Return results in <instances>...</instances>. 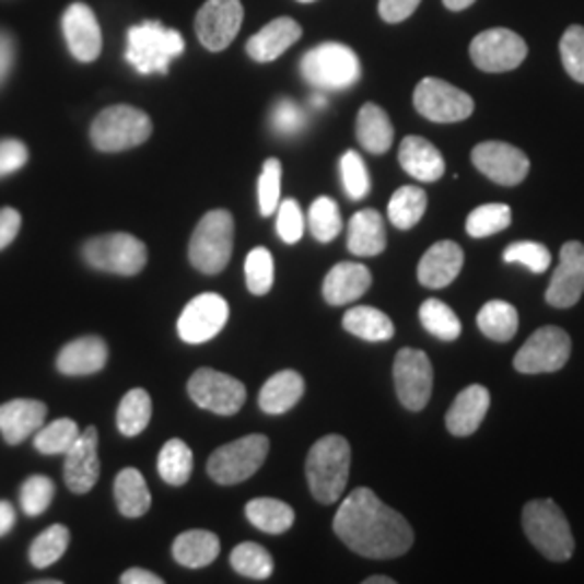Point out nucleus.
<instances>
[{
    "mask_svg": "<svg viewBox=\"0 0 584 584\" xmlns=\"http://www.w3.org/2000/svg\"><path fill=\"white\" fill-rule=\"evenodd\" d=\"M278 234L287 245H294L301 241L303 230H305V221H303V212L299 208V203L294 199H284L278 206Z\"/></svg>",
    "mask_w": 584,
    "mask_h": 584,
    "instance_id": "864d4df0",
    "label": "nucleus"
},
{
    "mask_svg": "<svg viewBox=\"0 0 584 584\" xmlns=\"http://www.w3.org/2000/svg\"><path fill=\"white\" fill-rule=\"evenodd\" d=\"M282 195V163L278 159H267L258 180V203L260 214L269 217L278 210Z\"/></svg>",
    "mask_w": 584,
    "mask_h": 584,
    "instance_id": "de8ad7c7",
    "label": "nucleus"
},
{
    "mask_svg": "<svg viewBox=\"0 0 584 584\" xmlns=\"http://www.w3.org/2000/svg\"><path fill=\"white\" fill-rule=\"evenodd\" d=\"M342 327L369 342H384L394 336V323L389 320L388 314L371 305L351 307L342 318Z\"/></svg>",
    "mask_w": 584,
    "mask_h": 584,
    "instance_id": "473e14b6",
    "label": "nucleus"
},
{
    "mask_svg": "<svg viewBox=\"0 0 584 584\" xmlns=\"http://www.w3.org/2000/svg\"><path fill=\"white\" fill-rule=\"evenodd\" d=\"M119 581L124 584H163L161 576H156L148 570H141V568H132V570L124 572Z\"/></svg>",
    "mask_w": 584,
    "mask_h": 584,
    "instance_id": "bf43d9fd",
    "label": "nucleus"
},
{
    "mask_svg": "<svg viewBox=\"0 0 584 584\" xmlns=\"http://www.w3.org/2000/svg\"><path fill=\"white\" fill-rule=\"evenodd\" d=\"M477 325L489 340L509 342L517 334L519 314H517L515 305H511L502 299H491L481 307V312L477 316Z\"/></svg>",
    "mask_w": 584,
    "mask_h": 584,
    "instance_id": "f704fd0d",
    "label": "nucleus"
},
{
    "mask_svg": "<svg viewBox=\"0 0 584 584\" xmlns=\"http://www.w3.org/2000/svg\"><path fill=\"white\" fill-rule=\"evenodd\" d=\"M243 24L241 0H206L197 11L195 31L203 48L210 52L225 50L238 35Z\"/></svg>",
    "mask_w": 584,
    "mask_h": 584,
    "instance_id": "2eb2a0df",
    "label": "nucleus"
},
{
    "mask_svg": "<svg viewBox=\"0 0 584 584\" xmlns=\"http://www.w3.org/2000/svg\"><path fill=\"white\" fill-rule=\"evenodd\" d=\"M126 42V61L143 77L167 74L170 63L185 52L183 35L159 20H145L132 26Z\"/></svg>",
    "mask_w": 584,
    "mask_h": 584,
    "instance_id": "7ed1b4c3",
    "label": "nucleus"
},
{
    "mask_svg": "<svg viewBox=\"0 0 584 584\" xmlns=\"http://www.w3.org/2000/svg\"><path fill=\"white\" fill-rule=\"evenodd\" d=\"M526 55V42L509 28H489L479 33L470 44L472 63L489 74L511 72L519 68Z\"/></svg>",
    "mask_w": 584,
    "mask_h": 584,
    "instance_id": "ddd939ff",
    "label": "nucleus"
},
{
    "mask_svg": "<svg viewBox=\"0 0 584 584\" xmlns=\"http://www.w3.org/2000/svg\"><path fill=\"white\" fill-rule=\"evenodd\" d=\"M247 519L262 533L269 535H282L291 530L294 524V511L291 504L276 500V498H256L249 500L245 506Z\"/></svg>",
    "mask_w": 584,
    "mask_h": 584,
    "instance_id": "72a5a7b5",
    "label": "nucleus"
},
{
    "mask_svg": "<svg viewBox=\"0 0 584 584\" xmlns=\"http://www.w3.org/2000/svg\"><path fill=\"white\" fill-rule=\"evenodd\" d=\"M396 581L394 579H389V576H371V579H366L364 581V584H394Z\"/></svg>",
    "mask_w": 584,
    "mask_h": 584,
    "instance_id": "e2e57ef3",
    "label": "nucleus"
},
{
    "mask_svg": "<svg viewBox=\"0 0 584 584\" xmlns=\"http://www.w3.org/2000/svg\"><path fill=\"white\" fill-rule=\"evenodd\" d=\"M63 35L74 59L83 63L96 61L102 52V31L96 13L85 2H74L63 13Z\"/></svg>",
    "mask_w": 584,
    "mask_h": 584,
    "instance_id": "6ab92c4d",
    "label": "nucleus"
},
{
    "mask_svg": "<svg viewBox=\"0 0 584 584\" xmlns=\"http://www.w3.org/2000/svg\"><path fill=\"white\" fill-rule=\"evenodd\" d=\"M502 258H504V262L522 265L533 273H546L550 269V262H552L550 249L546 245L533 243V241H519V243L509 245L504 249Z\"/></svg>",
    "mask_w": 584,
    "mask_h": 584,
    "instance_id": "49530a36",
    "label": "nucleus"
},
{
    "mask_svg": "<svg viewBox=\"0 0 584 584\" xmlns=\"http://www.w3.org/2000/svg\"><path fill=\"white\" fill-rule=\"evenodd\" d=\"M572 355V338L565 329L546 325L537 329L515 353L513 366L522 375H541L561 371Z\"/></svg>",
    "mask_w": 584,
    "mask_h": 584,
    "instance_id": "9d476101",
    "label": "nucleus"
},
{
    "mask_svg": "<svg viewBox=\"0 0 584 584\" xmlns=\"http://www.w3.org/2000/svg\"><path fill=\"white\" fill-rule=\"evenodd\" d=\"M219 550H221L219 537L208 530H187L176 537L172 548L174 559L189 570L210 565L219 557Z\"/></svg>",
    "mask_w": 584,
    "mask_h": 584,
    "instance_id": "2f4dec72",
    "label": "nucleus"
},
{
    "mask_svg": "<svg viewBox=\"0 0 584 584\" xmlns=\"http://www.w3.org/2000/svg\"><path fill=\"white\" fill-rule=\"evenodd\" d=\"M358 141L371 154H386L394 141V126L379 104H364L358 115Z\"/></svg>",
    "mask_w": 584,
    "mask_h": 584,
    "instance_id": "c85d7f7f",
    "label": "nucleus"
},
{
    "mask_svg": "<svg viewBox=\"0 0 584 584\" xmlns=\"http://www.w3.org/2000/svg\"><path fill=\"white\" fill-rule=\"evenodd\" d=\"M489 402H491V394L486 386L475 384V386L462 389L446 413V429L455 437L472 435L483 424Z\"/></svg>",
    "mask_w": 584,
    "mask_h": 584,
    "instance_id": "b1692460",
    "label": "nucleus"
},
{
    "mask_svg": "<svg viewBox=\"0 0 584 584\" xmlns=\"http://www.w3.org/2000/svg\"><path fill=\"white\" fill-rule=\"evenodd\" d=\"M187 389L195 405L217 416H234L247 400V388L243 382L214 369H199L189 379Z\"/></svg>",
    "mask_w": 584,
    "mask_h": 584,
    "instance_id": "4468645a",
    "label": "nucleus"
},
{
    "mask_svg": "<svg viewBox=\"0 0 584 584\" xmlns=\"http://www.w3.org/2000/svg\"><path fill=\"white\" fill-rule=\"evenodd\" d=\"M373 276L360 262H340L336 265L323 282V296L329 305H344L371 289Z\"/></svg>",
    "mask_w": 584,
    "mask_h": 584,
    "instance_id": "bb28decb",
    "label": "nucleus"
},
{
    "mask_svg": "<svg viewBox=\"0 0 584 584\" xmlns=\"http://www.w3.org/2000/svg\"><path fill=\"white\" fill-rule=\"evenodd\" d=\"M152 420V398L145 389H130L117 407V429L126 437H137Z\"/></svg>",
    "mask_w": 584,
    "mask_h": 584,
    "instance_id": "c9c22d12",
    "label": "nucleus"
},
{
    "mask_svg": "<svg viewBox=\"0 0 584 584\" xmlns=\"http://www.w3.org/2000/svg\"><path fill=\"white\" fill-rule=\"evenodd\" d=\"M522 526L528 541L550 561L563 563L570 561L576 541L570 528V522L561 506L550 500H530L522 511Z\"/></svg>",
    "mask_w": 584,
    "mask_h": 584,
    "instance_id": "20e7f679",
    "label": "nucleus"
},
{
    "mask_svg": "<svg viewBox=\"0 0 584 584\" xmlns=\"http://www.w3.org/2000/svg\"><path fill=\"white\" fill-rule=\"evenodd\" d=\"M396 396L409 411L427 407L433 392V364L420 349H400L394 360Z\"/></svg>",
    "mask_w": 584,
    "mask_h": 584,
    "instance_id": "f8f14e48",
    "label": "nucleus"
},
{
    "mask_svg": "<svg viewBox=\"0 0 584 584\" xmlns=\"http://www.w3.org/2000/svg\"><path fill=\"white\" fill-rule=\"evenodd\" d=\"M234 247V219L227 210H210L201 217L189 243V260L206 276L221 273Z\"/></svg>",
    "mask_w": 584,
    "mask_h": 584,
    "instance_id": "423d86ee",
    "label": "nucleus"
},
{
    "mask_svg": "<svg viewBox=\"0 0 584 584\" xmlns=\"http://www.w3.org/2000/svg\"><path fill=\"white\" fill-rule=\"evenodd\" d=\"M299 2H314V0H299Z\"/></svg>",
    "mask_w": 584,
    "mask_h": 584,
    "instance_id": "69168bd1",
    "label": "nucleus"
},
{
    "mask_svg": "<svg viewBox=\"0 0 584 584\" xmlns=\"http://www.w3.org/2000/svg\"><path fill=\"white\" fill-rule=\"evenodd\" d=\"M22 225V217L15 208H2L0 210V249L13 243Z\"/></svg>",
    "mask_w": 584,
    "mask_h": 584,
    "instance_id": "4d7b16f0",
    "label": "nucleus"
},
{
    "mask_svg": "<svg viewBox=\"0 0 584 584\" xmlns=\"http://www.w3.org/2000/svg\"><path fill=\"white\" fill-rule=\"evenodd\" d=\"M475 167L500 187H515L524 183L530 170L528 156L504 141H486L472 150Z\"/></svg>",
    "mask_w": 584,
    "mask_h": 584,
    "instance_id": "f3484780",
    "label": "nucleus"
},
{
    "mask_svg": "<svg viewBox=\"0 0 584 584\" xmlns=\"http://www.w3.org/2000/svg\"><path fill=\"white\" fill-rule=\"evenodd\" d=\"M416 110L435 124L464 121L475 113V100L442 79H424L413 92Z\"/></svg>",
    "mask_w": 584,
    "mask_h": 584,
    "instance_id": "9b49d317",
    "label": "nucleus"
},
{
    "mask_svg": "<svg viewBox=\"0 0 584 584\" xmlns=\"http://www.w3.org/2000/svg\"><path fill=\"white\" fill-rule=\"evenodd\" d=\"M511 225V208L506 203H483L468 214L466 232L472 238H486Z\"/></svg>",
    "mask_w": 584,
    "mask_h": 584,
    "instance_id": "c03bdc74",
    "label": "nucleus"
},
{
    "mask_svg": "<svg viewBox=\"0 0 584 584\" xmlns=\"http://www.w3.org/2000/svg\"><path fill=\"white\" fill-rule=\"evenodd\" d=\"M420 323L431 336L446 340V342L457 340L462 336L459 316L455 314V309L451 305H446L440 299H427L420 305Z\"/></svg>",
    "mask_w": 584,
    "mask_h": 584,
    "instance_id": "58836bf2",
    "label": "nucleus"
},
{
    "mask_svg": "<svg viewBox=\"0 0 584 584\" xmlns=\"http://www.w3.org/2000/svg\"><path fill=\"white\" fill-rule=\"evenodd\" d=\"M584 294V245L570 241L561 247V262L552 273L546 301L552 307L568 309L576 305Z\"/></svg>",
    "mask_w": 584,
    "mask_h": 584,
    "instance_id": "a211bd4d",
    "label": "nucleus"
},
{
    "mask_svg": "<svg viewBox=\"0 0 584 584\" xmlns=\"http://www.w3.org/2000/svg\"><path fill=\"white\" fill-rule=\"evenodd\" d=\"M230 563L245 579L267 581L273 574V559H271V554L262 546L252 544V541L238 544L232 550V554H230Z\"/></svg>",
    "mask_w": 584,
    "mask_h": 584,
    "instance_id": "a19ab883",
    "label": "nucleus"
},
{
    "mask_svg": "<svg viewBox=\"0 0 584 584\" xmlns=\"http://www.w3.org/2000/svg\"><path fill=\"white\" fill-rule=\"evenodd\" d=\"M307 225L318 243H331L342 230V217L338 203L325 195L314 199L307 212Z\"/></svg>",
    "mask_w": 584,
    "mask_h": 584,
    "instance_id": "37998d69",
    "label": "nucleus"
},
{
    "mask_svg": "<svg viewBox=\"0 0 584 584\" xmlns=\"http://www.w3.org/2000/svg\"><path fill=\"white\" fill-rule=\"evenodd\" d=\"M70 544V530L63 524H55L50 528H46L33 544L28 550V559L33 563V568L44 570L55 565L68 550Z\"/></svg>",
    "mask_w": 584,
    "mask_h": 584,
    "instance_id": "ea45409f",
    "label": "nucleus"
},
{
    "mask_svg": "<svg viewBox=\"0 0 584 584\" xmlns=\"http://www.w3.org/2000/svg\"><path fill=\"white\" fill-rule=\"evenodd\" d=\"M464 260V249L455 241H440L422 256L418 265V282L427 289H446L462 273Z\"/></svg>",
    "mask_w": 584,
    "mask_h": 584,
    "instance_id": "412c9836",
    "label": "nucleus"
},
{
    "mask_svg": "<svg viewBox=\"0 0 584 584\" xmlns=\"http://www.w3.org/2000/svg\"><path fill=\"white\" fill-rule=\"evenodd\" d=\"M349 472L351 446L342 435H325L309 448L305 477L312 495L320 504H334L340 500L349 483Z\"/></svg>",
    "mask_w": 584,
    "mask_h": 584,
    "instance_id": "f03ea898",
    "label": "nucleus"
},
{
    "mask_svg": "<svg viewBox=\"0 0 584 584\" xmlns=\"http://www.w3.org/2000/svg\"><path fill=\"white\" fill-rule=\"evenodd\" d=\"M245 278L252 294L265 296L271 292L276 280V265H273V254L267 247H256L249 252L245 260Z\"/></svg>",
    "mask_w": 584,
    "mask_h": 584,
    "instance_id": "a18cd8bd",
    "label": "nucleus"
},
{
    "mask_svg": "<svg viewBox=\"0 0 584 584\" xmlns=\"http://www.w3.org/2000/svg\"><path fill=\"white\" fill-rule=\"evenodd\" d=\"M83 258L92 269L132 278L148 265V249L137 236L113 232L87 241L83 245Z\"/></svg>",
    "mask_w": 584,
    "mask_h": 584,
    "instance_id": "1a4fd4ad",
    "label": "nucleus"
},
{
    "mask_svg": "<svg viewBox=\"0 0 584 584\" xmlns=\"http://www.w3.org/2000/svg\"><path fill=\"white\" fill-rule=\"evenodd\" d=\"M312 104H314L316 108H323V106L327 104V97L323 96V94H314V96H312Z\"/></svg>",
    "mask_w": 584,
    "mask_h": 584,
    "instance_id": "0e129e2a",
    "label": "nucleus"
},
{
    "mask_svg": "<svg viewBox=\"0 0 584 584\" xmlns=\"http://www.w3.org/2000/svg\"><path fill=\"white\" fill-rule=\"evenodd\" d=\"M451 11H464L470 4H475V0H442Z\"/></svg>",
    "mask_w": 584,
    "mask_h": 584,
    "instance_id": "680f3d73",
    "label": "nucleus"
},
{
    "mask_svg": "<svg viewBox=\"0 0 584 584\" xmlns=\"http://www.w3.org/2000/svg\"><path fill=\"white\" fill-rule=\"evenodd\" d=\"M230 305L221 294L203 292L194 296L178 318V334L187 344L212 340L227 323Z\"/></svg>",
    "mask_w": 584,
    "mask_h": 584,
    "instance_id": "dca6fc26",
    "label": "nucleus"
},
{
    "mask_svg": "<svg viewBox=\"0 0 584 584\" xmlns=\"http://www.w3.org/2000/svg\"><path fill=\"white\" fill-rule=\"evenodd\" d=\"M46 405L33 398H15L0 405V433L7 444H20L44 427Z\"/></svg>",
    "mask_w": 584,
    "mask_h": 584,
    "instance_id": "4be33fe9",
    "label": "nucleus"
},
{
    "mask_svg": "<svg viewBox=\"0 0 584 584\" xmlns=\"http://www.w3.org/2000/svg\"><path fill=\"white\" fill-rule=\"evenodd\" d=\"M561 61L568 74L584 85V26H570L561 37Z\"/></svg>",
    "mask_w": 584,
    "mask_h": 584,
    "instance_id": "8fccbe9b",
    "label": "nucleus"
},
{
    "mask_svg": "<svg viewBox=\"0 0 584 584\" xmlns=\"http://www.w3.org/2000/svg\"><path fill=\"white\" fill-rule=\"evenodd\" d=\"M427 212V194L420 187H400L392 195L388 217L394 227L411 230Z\"/></svg>",
    "mask_w": 584,
    "mask_h": 584,
    "instance_id": "4c0bfd02",
    "label": "nucleus"
},
{
    "mask_svg": "<svg viewBox=\"0 0 584 584\" xmlns=\"http://www.w3.org/2000/svg\"><path fill=\"white\" fill-rule=\"evenodd\" d=\"M152 135V119L141 108L115 104L104 108L92 124V143L100 152H124L145 143Z\"/></svg>",
    "mask_w": 584,
    "mask_h": 584,
    "instance_id": "0eeeda50",
    "label": "nucleus"
},
{
    "mask_svg": "<svg viewBox=\"0 0 584 584\" xmlns=\"http://www.w3.org/2000/svg\"><path fill=\"white\" fill-rule=\"evenodd\" d=\"M108 360V347L97 336H85L66 344L57 358V369L63 375H94L104 369Z\"/></svg>",
    "mask_w": 584,
    "mask_h": 584,
    "instance_id": "cd10ccee",
    "label": "nucleus"
},
{
    "mask_svg": "<svg viewBox=\"0 0 584 584\" xmlns=\"http://www.w3.org/2000/svg\"><path fill=\"white\" fill-rule=\"evenodd\" d=\"M418 4L420 0H379V15L389 24H396L407 20Z\"/></svg>",
    "mask_w": 584,
    "mask_h": 584,
    "instance_id": "6e6d98bb",
    "label": "nucleus"
},
{
    "mask_svg": "<svg viewBox=\"0 0 584 584\" xmlns=\"http://www.w3.org/2000/svg\"><path fill=\"white\" fill-rule=\"evenodd\" d=\"M301 24L292 17H276L247 42V55L258 63H269L282 57L292 44L301 39Z\"/></svg>",
    "mask_w": 584,
    "mask_h": 584,
    "instance_id": "5701e85b",
    "label": "nucleus"
},
{
    "mask_svg": "<svg viewBox=\"0 0 584 584\" xmlns=\"http://www.w3.org/2000/svg\"><path fill=\"white\" fill-rule=\"evenodd\" d=\"M194 472V451L187 442L174 437L170 440L159 455V475L172 487H183Z\"/></svg>",
    "mask_w": 584,
    "mask_h": 584,
    "instance_id": "e433bc0d",
    "label": "nucleus"
},
{
    "mask_svg": "<svg viewBox=\"0 0 584 584\" xmlns=\"http://www.w3.org/2000/svg\"><path fill=\"white\" fill-rule=\"evenodd\" d=\"M305 392V382L299 373L294 371H282L276 373L262 389H260V409L271 416H280L291 411L292 407L301 400Z\"/></svg>",
    "mask_w": 584,
    "mask_h": 584,
    "instance_id": "c756f323",
    "label": "nucleus"
},
{
    "mask_svg": "<svg viewBox=\"0 0 584 584\" xmlns=\"http://www.w3.org/2000/svg\"><path fill=\"white\" fill-rule=\"evenodd\" d=\"M15 524V511L9 502L0 500V537H4Z\"/></svg>",
    "mask_w": 584,
    "mask_h": 584,
    "instance_id": "052dcab7",
    "label": "nucleus"
},
{
    "mask_svg": "<svg viewBox=\"0 0 584 584\" xmlns=\"http://www.w3.org/2000/svg\"><path fill=\"white\" fill-rule=\"evenodd\" d=\"M334 533L349 550L366 559H396L413 546L409 522L369 487H358L342 500Z\"/></svg>",
    "mask_w": 584,
    "mask_h": 584,
    "instance_id": "f257e3e1",
    "label": "nucleus"
},
{
    "mask_svg": "<svg viewBox=\"0 0 584 584\" xmlns=\"http://www.w3.org/2000/svg\"><path fill=\"white\" fill-rule=\"evenodd\" d=\"M13 55H15V48H13V39H11V35L0 31V85L7 81V77H9V72H11Z\"/></svg>",
    "mask_w": 584,
    "mask_h": 584,
    "instance_id": "13d9d810",
    "label": "nucleus"
},
{
    "mask_svg": "<svg viewBox=\"0 0 584 584\" xmlns=\"http://www.w3.org/2000/svg\"><path fill=\"white\" fill-rule=\"evenodd\" d=\"M79 435V424L72 418H59L37 431L35 448L42 455H66Z\"/></svg>",
    "mask_w": 584,
    "mask_h": 584,
    "instance_id": "79ce46f5",
    "label": "nucleus"
},
{
    "mask_svg": "<svg viewBox=\"0 0 584 584\" xmlns=\"http://www.w3.org/2000/svg\"><path fill=\"white\" fill-rule=\"evenodd\" d=\"M28 161V150L17 139H2L0 141V178L20 172Z\"/></svg>",
    "mask_w": 584,
    "mask_h": 584,
    "instance_id": "5fc2aeb1",
    "label": "nucleus"
},
{
    "mask_svg": "<svg viewBox=\"0 0 584 584\" xmlns=\"http://www.w3.org/2000/svg\"><path fill=\"white\" fill-rule=\"evenodd\" d=\"M340 174H342L344 191L351 199H364L371 191L369 170L355 150L344 152V156L340 159Z\"/></svg>",
    "mask_w": 584,
    "mask_h": 584,
    "instance_id": "09e8293b",
    "label": "nucleus"
},
{
    "mask_svg": "<svg viewBox=\"0 0 584 584\" xmlns=\"http://www.w3.org/2000/svg\"><path fill=\"white\" fill-rule=\"evenodd\" d=\"M66 486L74 493H87L100 479V457H97V429L87 427L74 446L66 453L63 466Z\"/></svg>",
    "mask_w": 584,
    "mask_h": 584,
    "instance_id": "aec40b11",
    "label": "nucleus"
},
{
    "mask_svg": "<svg viewBox=\"0 0 584 584\" xmlns=\"http://www.w3.org/2000/svg\"><path fill=\"white\" fill-rule=\"evenodd\" d=\"M305 121H307L305 110L292 100H280L271 110V126L282 137L299 135L305 128Z\"/></svg>",
    "mask_w": 584,
    "mask_h": 584,
    "instance_id": "603ef678",
    "label": "nucleus"
},
{
    "mask_svg": "<svg viewBox=\"0 0 584 584\" xmlns=\"http://www.w3.org/2000/svg\"><path fill=\"white\" fill-rule=\"evenodd\" d=\"M115 502L124 517H141L152 506V493L137 468H124L115 479Z\"/></svg>",
    "mask_w": 584,
    "mask_h": 584,
    "instance_id": "7c9ffc66",
    "label": "nucleus"
},
{
    "mask_svg": "<svg viewBox=\"0 0 584 584\" xmlns=\"http://www.w3.org/2000/svg\"><path fill=\"white\" fill-rule=\"evenodd\" d=\"M347 245H349V252L360 258L379 256L388 245L384 217L373 208H364L355 212L349 221Z\"/></svg>",
    "mask_w": 584,
    "mask_h": 584,
    "instance_id": "a878e982",
    "label": "nucleus"
},
{
    "mask_svg": "<svg viewBox=\"0 0 584 584\" xmlns=\"http://www.w3.org/2000/svg\"><path fill=\"white\" fill-rule=\"evenodd\" d=\"M267 435H245L217 448L208 459V475L219 486H238L252 479L265 464L269 455Z\"/></svg>",
    "mask_w": 584,
    "mask_h": 584,
    "instance_id": "6e6552de",
    "label": "nucleus"
},
{
    "mask_svg": "<svg viewBox=\"0 0 584 584\" xmlns=\"http://www.w3.org/2000/svg\"><path fill=\"white\" fill-rule=\"evenodd\" d=\"M398 161L400 167L420 183H435L446 172L444 156L424 137H405L398 150Z\"/></svg>",
    "mask_w": 584,
    "mask_h": 584,
    "instance_id": "393cba45",
    "label": "nucleus"
},
{
    "mask_svg": "<svg viewBox=\"0 0 584 584\" xmlns=\"http://www.w3.org/2000/svg\"><path fill=\"white\" fill-rule=\"evenodd\" d=\"M301 77L318 92H342L360 81L362 66L349 46L325 42L303 55Z\"/></svg>",
    "mask_w": 584,
    "mask_h": 584,
    "instance_id": "39448f33",
    "label": "nucleus"
},
{
    "mask_svg": "<svg viewBox=\"0 0 584 584\" xmlns=\"http://www.w3.org/2000/svg\"><path fill=\"white\" fill-rule=\"evenodd\" d=\"M52 498H55V483L48 477H31L20 491L22 509L31 517L42 515L50 506Z\"/></svg>",
    "mask_w": 584,
    "mask_h": 584,
    "instance_id": "3c124183",
    "label": "nucleus"
}]
</instances>
